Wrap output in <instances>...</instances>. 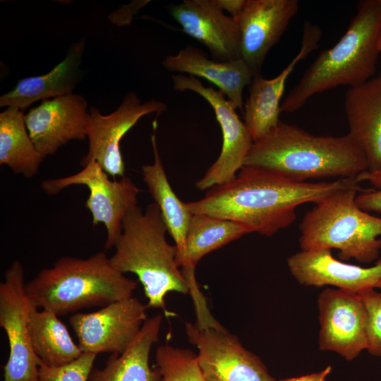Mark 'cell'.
Listing matches in <instances>:
<instances>
[{
    "label": "cell",
    "mask_w": 381,
    "mask_h": 381,
    "mask_svg": "<svg viewBox=\"0 0 381 381\" xmlns=\"http://www.w3.org/2000/svg\"><path fill=\"white\" fill-rule=\"evenodd\" d=\"M358 183L356 179L297 181L270 169L244 165L233 179L210 188L202 199L186 205L192 214L231 220L250 233L271 236L295 221L299 205L317 203L337 190L361 187Z\"/></svg>",
    "instance_id": "6da1fadb"
},
{
    "label": "cell",
    "mask_w": 381,
    "mask_h": 381,
    "mask_svg": "<svg viewBox=\"0 0 381 381\" xmlns=\"http://www.w3.org/2000/svg\"><path fill=\"white\" fill-rule=\"evenodd\" d=\"M244 165L270 169L297 181L329 177L356 179L368 170L365 155L349 133L315 135L281 121L253 142Z\"/></svg>",
    "instance_id": "7a4b0ae2"
},
{
    "label": "cell",
    "mask_w": 381,
    "mask_h": 381,
    "mask_svg": "<svg viewBox=\"0 0 381 381\" xmlns=\"http://www.w3.org/2000/svg\"><path fill=\"white\" fill-rule=\"evenodd\" d=\"M381 0H363L347 30L331 48L320 53L281 104L294 112L313 95L339 85L349 87L374 77L380 54Z\"/></svg>",
    "instance_id": "3957f363"
},
{
    "label": "cell",
    "mask_w": 381,
    "mask_h": 381,
    "mask_svg": "<svg viewBox=\"0 0 381 381\" xmlns=\"http://www.w3.org/2000/svg\"><path fill=\"white\" fill-rule=\"evenodd\" d=\"M167 229L158 206L138 205L125 216L122 230L109 258L111 266L124 274H135L141 283L147 308H162L166 315L165 296L171 292L189 294V287L176 262V246L166 239Z\"/></svg>",
    "instance_id": "277c9868"
},
{
    "label": "cell",
    "mask_w": 381,
    "mask_h": 381,
    "mask_svg": "<svg viewBox=\"0 0 381 381\" xmlns=\"http://www.w3.org/2000/svg\"><path fill=\"white\" fill-rule=\"evenodd\" d=\"M136 287L137 282L116 270L102 251L85 259L61 257L25 284L34 306L58 316L130 298Z\"/></svg>",
    "instance_id": "5b68a950"
},
{
    "label": "cell",
    "mask_w": 381,
    "mask_h": 381,
    "mask_svg": "<svg viewBox=\"0 0 381 381\" xmlns=\"http://www.w3.org/2000/svg\"><path fill=\"white\" fill-rule=\"evenodd\" d=\"M361 187L337 190L315 203L303 217L299 244L301 250L337 249L342 260L370 263L381 250V217L356 204Z\"/></svg>",
    "instance_id": "8992f818"
},
{
    "label": "cell",
    "mask_w": 381,
    "mask_h": 381,
    "mask_svg": "<svg viewBox=\"0 0 381 381\" xmlns=\"http://www.w3.org/2000/svg\"><path fill=\"white\" fill-rule=\"evenodd\" d=\"M189 342L205 381H277L255 353L246 349L211 314L186 322Z\"/></svg>",
    "instance_id": "52a82bcc"
},
{
    "label": "cell",
    "mask_w": 381,
    "mask_h": 381,
    "mask_svg": "<svg viewBox=\"0 0 381 381\" xmlns=\"http://www.w3.org/2000/svg\"><path fill=\"white\" fill-rule=\"evenodd\" d=\"M109 176L95 161H90L76 174L47 179L41 183L42 190L49 195H56L73 185H84L88 188L90 193L85 207L91 212L93 226L102 223L107 229L104 243L107 250L114 247L121 233L125 216L138 205L140 192L129 177L111 180Z\"/></svg>",
    "instance_id": "ba28073f"
},
{
    "label": "cell",
    "mask_w": 381,
    "mask_h": 381,
    "mask_svg": "<svg viewBox=\"0 0 381 381\" xmlns=\"http://www.w3.org/2000/svg\"><path fill=\"white\" fill-rule=\"evenodd\" d=\"M174 90L192 91L203 97L213 109L222 134V145L217 160L210 167L195 186L200 190L225 183L233 179L244 166L253 144L251 134L226 96L212 86L206 87L193 75L171 76Z\"/></svg>",
    "instance_id": "9c48e42d"
},
{
    "label": "cell",
    "mask_w": 381,
    "mask_h": 381,
    "mask_svg": "<svg viewBox=\"0 0 381 381\" xmlns=\"http://www.w3.org/2000/svg\"><path fill=\"white\" fill-rule=\"evenodd\" d=\"M25 284L23 265L15 260L0 283V326L9 346L3 381H38L39 360L29 332V314L34 306L26 295Z\"/></svg>",
    "instance_id": "30bf717a"
},
{
    "label": "cell",
    "mask_w": 381,
    "mask_h": 381,
    "mask_svg": "<svg viewBox=\"0 0 381 381\" xmlns=\"http://www.w3.org/2000/svg\"><path fill=\"white\" fill-rule=\"evenodd\" d=\"M166 109L165 103L155 99L143 103L135 92L127 93L117 109L108 115L91 107L86 125L88 151L81 158L80 165L84 167L90 161H95L109 176H124L125 165L119 146L121 139L142 117Z\"/></svg>",
    "instance_id": "8fae6325"
},
{
    "label": "cell",
    "mask_w": 381,
    "mask_h": 381,
    "mask_svg": "<svg viewBox=\"0 0 381 381\" xmlns=\"http://www.w3.org/2000/svg\"><path fill=\"white\" fill-rule=\"evenodd\" d=\"M147 306L135 297L112 302L98 310L76 313L69 323L83 353L120 354L147 319Z\"/></svg>",
    "instance_id": "7c38bea8"
},
{
    "label": "cell",
    "mask_w": 381,
    "mask_h": 381,
    "mask_svg": "<svg viewBox=\"0 0 381 381\" xmlns=\"http://www.w3.org/2000/svg\"><path fill=\"white\" fill-rule=\"evenodd\" d=\"M319 348L352 361L367 349L366 310L358 294L327 287L318 300Z\"/></svg>",
    "instance_id": "4fadbf2b"
},
{
    "label": "cell",
    "mask_w": 381,
    "mask_h": 381,
    "mask_svg": "<svg viewBox=\"0 0 381 381\" xmlns=\"http://www.w3.org/2000/svg\"><path fill=\"white\" fill-rule=\"evenodd\" d=\"M298 9L297 0H245L234 20L241 31L242 59L255 73L260 74L269 51Z\"/></svg>",
    "instance_id": "5bb4252c"
},
{
    "label": "cell",
    "mask_w": 381,
    "mask_h": 381,
    "mask_svg": "<svg viewBox=\"0 0 381 381\" xmlns=\"http://www.w3.org/2000/svg\"><path fill=\"white\" fill-rule=\"evenodd\" d=\"M89 111L79 94L42 101L25 114V122L36 148L44 158L72 140H85Z\"/></svg>",
    "instance_id": "9a60e30c"
},
{
    "label": "cell",
    "mask_w": 381,
    "mask_h": 381,
    "mask_svg": "<svg viewBox=\"0 0 381 381\" xmlns=\"http://www.w3.org/2000/svg\"><path fill=\"white\" fill-rule=\"evenodd\" d=\"M170 13L186 34L208 49L212 59H242L239 26L224 13L218 0H184L172 6Z\"/></svg>",
    "instance_id": "2e32d148"
},
{
    "label": "cell",
    "mask_w": 381,
    "mask_h": 381,
    "mask_svg": "<svg viewBox=\"0 0 381 381\" xmlns=\"http://www.w3.org/2000/svg\"><path fill=\"white\" fill-rule=\"evenodd\" d=\"M321 37L320 28L308 20L305 21L301 49L283 71L271 79H266L260 74L253 78L243 113L244 123L254 142L264 137L280 122V101L286 81L296 64L318 47Z\"/></svg>",
    "instance_id": "e0dca14e"
},
{
    "label": "cell",
    "mask_w": 381,
    "mask_h": 381,
    "mask_svg": "<svg viewBox=\"0 0 381 381\" xmlns=\"http://www.w3.org/2000/svg\"><path fill=\"white\" fill-rule=\"evenodd\" d=\"M292 276L301 284L332 286L359 294L381 282V259L370 267L347 264L335 259L330 249L301 250L287 259Z\"/></svg>",
    "instance_id": "ac0fdd59"
},
{
    "label": "cell",
    "mask_w": 381,
    "mask_h": 381,
    "mask_svg": "<svg viewBox=\"0 0 381 381\" xmlns=\"http://www.w3.org/2000/svg\"><path fill=\"white\" fill-rule=\"evenodd\" d=\"M162 66L170 72L203 78L216 85L236 109L243 111V91L255 73L240 59L219 61L209 59L201 49L188 44L174 55L167 56Z\"/></svg>",
    "instance_id": "d6986e66"
},
{
    "label": "cell",
    "mask_w": 381,
    "mask_h": 381,
    "mask_svg": "<svg viewBox=\"0 0 381 381\" xmlns=\"http://www.w3.org/2000/svg\"><path fill=\"white\" fill-rule=\"evenodd\" d=\"M348 133L360 147L368 170L381 169V71L345 95Z\"/></svg>",
    "instance_id": "ffe728a7"
},
{
    "label": "cell",
    "mask_w": 381,
    "mask_h": 381,
    "mask_svg": "<svg viewBox=\"0 0 381 381\" xmlns=\"http://www.w3.org/2000/svg\"><path fill=\"white\" fill-rule=\"evenodd\" d=\"M85 48L84 39L72 43L66 57L48 73L21 79L11 90L3 94L0 107L25 111L39 100L72 94L84 75L80 65Z\"/></svg>",
    "instance_id": "44dd1931"
},
{
    "label": "cell",
    "mask_w": 381,
    "mask_h": 381,
    "mask_svg": "<svg viewBox=\"0 0 381 381\" xmlns=\"http://www.w3.org/2000/svg\"><path fill=\"white\" fill-rule=\"evenodd\" d=\"M163 315L147 318L127 349L111 354L102 369L93 368L88 381H162L157 366L150 365V354L157 342Z\"/></svg>",
    "instance_id": "7402d4cb"
},
{
    "label": "cell",
    "mask_w": 381,
    "mask_h": 381,
    "mask_svg": "<svg viewBox=\"0 0 381 381\" xmlns=\"http://www.w3.org/2000/svg\"><path fill=\"white\" fill-rule=\"evenodd\" d=\"M157 126V120H155L151 136L154 162L151 164L143 165L141 171L148 191L159 208L167 232L175 242L177 254L183 249L192 214L188 210L186 202L176 196L169 184L158 151L155 134Z\"/></svg>",
    "instance_id": "603a6c76"
},
{
    "label": "cell",
    "mask_w": 381,
    "mask_h": 381,
    "mask_svg": "<svg viewBox=\"0 0 381 381\" xmlns=\"http://www.w3.org/2000/svg\"><path fill=\"white\" fill-rule=\"evenodd\" d=\"M242 224L205 214H193L183 250L176 254L182 271L195 270L198 262L207 254L249 234Z\"/></svg>",
    "instance_id": "cb8c5ba5"
},
{
    "label": "cell",
    "mask_w": 381,
    "mask_h": 381,
    "mask_svg": "<svg viewBox=\"0 0 381 381\" xmlns=\"http://www.w3.org/2000/svg\"><path fill=\"white\" fill-rule=\"evenodd\" d=\"M33 306L29 314L32 350L39 363L59 366L77 359L83 353L73 340L66 326L54 313Z\"/></svg>",
    "instance_id": "d4e9b609"
},
{
    "label": "cell",
    "mask_w": 381,
    "mask_h": 381,
    "mask_svg": "<svg viewBox=\"0 0 381 381\" xmlns=\"http://www.w3.org/2000/svg\"><path fill=\"white\" fill-rule=\"evenodd\" d=\"M44 157L28 131L24 111L7 107L0 113V164L26 178L35 176Z\"/></svg>",
    "instance_id": "484cf974"
},
{
    "label": "cell",
    "mask_w": 381,
    "mask_h": 381,
    "mask_svg": "<svg viewBox=\"0 0 381 381\" xmlns=\"http://www.w3.org/2000/svg\"><path fill=\"white\" fill-rule=\"evenodd\" d=\"M155 357L162 381H205L196 354L188 349L162 345Z\"/></svg>",
    "instance_id": "4316f807"
},
{
    "label": "cell",
    "mask_w": 381,
    "mask_h": 381,
    "mask_svg": "<svg viewBox=\"0 0 381 381\" xmlns=\"http://www.w3.org/2000/svg\"><path fill=\"white\" fill-rule=\"evenodd\" d=\"M97 354L83 353L75 361L59 366L39 363L38 381H88Z\"/></svg>",
    "instance_id": "83f0119b"
},
{
    "label": "cell",
    "mask_w": 381,
    "mask_h": 381,
    "mask_svg": "<svg viewBox=\"0 0 381 381\" xmlns=\"http://www.w3.org/2000/svg\"><path fill=\"white\" fill-rule=\"evenodd\" d=\"M358 294L366 310L367 350L371 355L381 356V292L368 289Z\"/></svg>",
    "instance_id": "f1b7e54d"
},
{
    "label": "cell",
    "mask_w": 381,
    "mask_h": 381,
    "mask_svg": "<svg viewBox=\"0 0 381 381\" xmlns=\"http://www.w3.org/2000/svg\"><path fill=\"white\" fill-rule=\"evenodd\" d=\"M356 180L358 183L368 181L373 186V188L366 189L357 195L356 204L365 212L381 214V169L365 171L360 174Z\"/></svg>",
    "instance_id": "f546056e"
},
{
    "label": "cell",
    "mask_w": 381,
    "mask_h": 381,
    "mask_svg": "<svg viewBox=\"0 0 381 381\" xmlns=\"http://www.w3.org/2000/svg\"><path fill=\"white\" fill-rule=\"evenodd\" d=\"M147 2L149 1H135L122 5L109 16V20L118 26H124L132 20L133 15Z\"/></svg>",
    "instance_id": "4dcf8cb0"
},
{
    "label": "cell",
    "mask_w": 381,
    "mask_h": 381,
    "mask_svg": "<svg viewBox=\"0 0 381 381\" xmlns=\"http://www.w3.org/2000/svg\"><path fill=\"white\" fill-rule=\"evenodd\" d=\"M332 367L327 366L322 370L311 374L279 380V381H326L327 376L331 373Z\"/></svg>",
    "instance_id": "1f68e13d"
},
{
    "label": "cell",
    "mask_w": 381,
    "mask_h": 381,
    "mask_svg": "<svg viewBox=\"0 0 381 381\" xmlns=\"http://www.w3.org/2000/svg\"><path fill=\"white\" fill-rule=\"evenodd\" d=\"M245 0H218L223 11H227L235 19L241 12Z\"/></svg>",
    "instance_id": "d6a6232c"
},
{
    "label": "cell",
    "mask_w": 381,
    "mask_h": 381,
    "mask_svg": "<svg viewBox=\"0 0 381 381\" xmlns=\"http://www.w3.org/2000/svg\"><path fill=\"white\" fill-rule=\"evenodd\" d=\"M377 46H378L379 52L380 53H381V31H380L379 39H378Z\"/></svg>",
    "instance_id": "836d02e7"
},
{
    "label": "cell",
    "mask_w": 381,
    "mask_h": 381,
    "mask_svg": "<svg viewBox=\"0 0 381 381\" xmlns=\"http://www.w3.org/2000/svg\"><path fill=\"white\" fill-rule=\"evenodd\" d=\"M377 288H379L381 290V282L379 283Z\"/></svg>",
    "instance_id": "e575fe53"
}]
</instances>
